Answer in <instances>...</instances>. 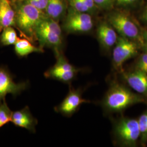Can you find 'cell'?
<instances>
[{
	"label": "cell",
	"instance_id": "obj_1",
	"mask_svg": "<svg viewBox=\"0 0 147 147\" xmlns=\"http://www.w3.org/2000/svg\"><path fill=\"white\" fill-rule=\"evenodd\" d=\"M47 16L44 11L38 9L25 0L16 7V27L20 32L21 36L33 42L36 40L35 31L37 26Z\"/></svg>",
	"mask_w": 147,
	"mask_h": 147
},
{
	"label": "cell",
	"instance_id": "obj_2",
	"mask_svg": "<svg viewBox=\"0 0 147 147\" xmlns=\"http://www.w3.org/2000/svg\"><path fill=\"white\" fill-rule=\"evenodd\" d=\"M142 101L140 96L132 93L123 85L114 84L105 95L103 106L110 112H119Z\"/></svg>",
	"mask_w": 147,
	"mask_h": 147
},
{
	"label": "cell",
	"instance_id": "obj_3",
	"mask_svg": "<svg viewBox=\"0 0 147 147\" xmlns=\"http://www.w3.org/2000/svg\"><path fill=\"white\" fill-rule=\"evenodd\" d=\"M35 36L40 47L53 48L55 53L62 51V31L57 21L46 17L37 26Z\"/></svg>",
	"mask_w": 147,
	"mask_h": 147
},
{
	"label": "cell",
	"instance_id": "obj_4",
	"mask_svg": "<svg viewBox=\"0 0 147 147\" xmlns=\"http://www.w3.org/2000/svg\"><path fill=\"white\" fill-rule=\"evenodd\" d=\"M107 22L113 27L119 36L142 44V34L131 16L123 11H113L107 17Z\"/></svg>",
	"mask_w": 147,
	"mask_h": 147
},
{
	"label": "cell",
	"instance_id": "obj_5",
	"mask_svg": "<svg viewBox=\"0 0 147 147\" xmlns=\"http://www.w3.org/2000/svg\"><path fill=\"white\" fill-rule=\"evenodd\" d=\"M114 133L121 146L131 147L135 145L140 136L138 121L127 118H121L115 124Z\"/></svg>",
	"mask_w": 147,
	"mask_h": 147
},
{
	"label": "cell",
	"instance_id": "obj_6",
	"mask_svg": "<svg viewBox=\"0 0 147 147\" xmlns=\"http://www.w3.org/2000/svg\"><path fill=\"white\" fill-rule=\"evenodd\" d=\"M56 63L44 73L49 79H54L64 83H69L75 78L79 70L69 62L62 51L55 53Z\"/></svg>",
	"mask_w": 147,
	"mask_h": 147
},
{
	"label": "cell",
	"instance_id": "obj_7",
	"mask_svg": "<svg viewBox=\"0 0 147 147\" xmlns=\"http://www.w3.org/2000/svg\"><path fill=\"white\" fill-rule=\"evenodd\" d=\"M138 46L131 39L119 36L113 50L112 62L115 68L123 72V64L136 55Z\"/></svg>",
	"mask_w": 147,
	"mask_h": 147
},
{
	"label": "cell",
	"instance_id": "obj_8",
	"mask_svg": "<svg viewBox=\"0 0 147 147\" xmlns=\"http://www.w3.org/2000/svg\"><path fill=\"white\" fill-rule=\"evenodd\" d=\"M63 24L64 30L68 33H87L94 26L92 17L88 13L75 11L70 8Z\"/></svg>",
	"mask_w": 147,
	"mask_h": 147
},
{
	"label": "cell",
	"instance_id": "obj_9",
	"mask_svg": "<svg viewBox=\"0 0 147 147\" xmlns=\"http://www.w3.org/2000/svg\"><path fill=\"white\" fill-rule=\"evenodd\" d=\"M29 81L16 83L14 76L7 67H0V104L5 100V96L11 94L14 97L20 94L29 86Z\"/></svg>",
	"mask_w": 147,
	"mask_h": 147
},
{
	"label": "cell",
	"instance_id": "obj_10",
	"mask_svg": "<svg viewBox=\"0 0 147 147\" xmlns=\"http://www.w3.org/2000/svg\"><path fill=\"white\" fill-rule=\"evenodd\" d=\"M87 102L88 101L82 98V92L79 89L70 88L68 94L55 110L64 116L69 117L73 115L82 104Z\"/></svg>",
	"mask_w": 147,
	"mask_h": 147
},
{
	"label": "cell",
	"instance_id": "obj_11",
	"mask_svg": "<svg viewBox=\"0 0 147 147\" xmlns=\"http://www.w3.org/2000/svg\"><path fill=\"white\" fill-rule=\"evenodd\" d=\"M11 122L16 126L25 128L31 132H36V126L38 123L37 119L32 116L28 106L13 112Z\"/></svg>",
	"mask_w": 147,
	"mask_h": 147
},
{
	"label": "cell",
	"instance_id": "obj_12",
	"mask_svg": "<svg viewBox=\"0 0 147 147\" xmlns=\"http://www.w3.org/2000/svg\"><path fill=\"white\" fill-rule=\"evenodd\" d=\"M96 33L101 45L106 49L113 47L119 37L115 28L107 21L100 23L97 28Z\"/></svg>",
	"mask_w": 147,
	"mask_h": 147
},
{
	"label": "cell",
	"instance_id": "obj_13",
	"mask_svg": "<svg viewBox=\"0 0 147 147\" xmlns=\"http://www.w3.org/2000/svg\"><path fill=\"white\" fill-rule=\"evenodd\" d=\"M124 78L129 86L137 93L147 94V74L135 70L123 73Z\"/></svg>",
	"mask_w": 147,
	"mask_h": 147
},
{
	"label": "cell",
	"instance_id": "obj_14",
	"mask_svg": "<svg viewBox=\"0 0 147 147\" xmlns=\"http://www.w3.org/2000/svg\"><path fill=\"white\" fill-rule=\"evenodd\" d=\"M9 26L16 27V11L11 0H0V33Z\"/></svg>",
	"mask_w": 147,
	"mask_h": 147
},
{
	"label": "cell",
	"instance_id": "obj_15",
	"mask_svg": "<svg viewBox=\"0 0 147 147\" xmlns=\"http://www.w3.org/2000/svg\"><path fill=\"white\" fill-rule=\"evenodd\" d=\"M14 46L16 54L20 57H26L33 53H44L43 48L34 45L31 41L25 38L24 39L19 38Z\"/></svg>",
	"mask_w": 147,
	"mask_h": 147
},
{
	"label": "cell",
	"instance_id": "obj_16",
	"mask_svg": "<svg viewBox=\"0 0 147 147\" xmlns=\"http://www.w3.org/2000/svg\"><path fill=\"white\" fill-rule=\"evenodd\" d=\"M65 0H49L45 9L47 16L56 21H58L62 16L66 10Z\"/></svg>",
	"mask_w": 147,
	"mask_h": 147
},
{
	"label": "cell",
	"instance_id": "obj_17",
	"mask_svg": "<svg viewBox=\"0 0 147 147\" xmlns=\"http://www.w3.org/2000/svg\"><path fill=\"white\" fill-rule=\"evenodd\" d=\"M0 34V44L2 46L15 45L19 39L16 30L12 26L4 28Z\"/></svg>",
	"mask_w": 147,
	"mask_h": 147
},
{
	"label": "cell",
	"instance_id": "obj_18",
	"mask_svg": "<svg viewBox=\"0 0 147 147\" xmlns=\"http://www.w3.org/2000/svg\"><path fill=\"white\" fill-rule=\"evenodd\" d=\"M12 111L4 100L0 104V129L9 122H11Z\"/></svg>",
	"mask_w": 147,
	"mask_h": 147
},
{
	"label": "cell",
	"instance_id": "obj_19",
	"mask_svg": "<svg viewBox=\"0 0 147 147\" xmlns=\"http://www.w3.org/2000/svg\"><path fill=\"white\" fill-rule=\"evenodd\" d=\"M138 126L142 141L145 142L147 140V112L140 116L138 120Z\"/></svg>",
	"mask_w": 147,
	"mask_h": 147
},
{
	"label": "cell",
	"instance_id": "obj_20",
	"mask_svg": "<svg viewBox=\"0 0 147 147\" xmlns=\"http://www.w3.org/2000/svg\"><path fill=\"white\" fill-rule=\"evenodd\" d=\"M68 2L70 7L75 11L90 14L89 9L85 5L84 0H68Z\"/></svg>",
	"mask_w": 147,
	"mask_h": 147
},
{
	"label": "cell",
	"instance_id": "obj_21",
	"mask_svg": "<svg viewBox=\"0 0 147 147\" xmlns=\"http://www.w3.org/2000/svg\"><path fill=\"white\" fill-rule=\"evenodd\" d=\"M136 70L147 74V52L142 54L138 58L136 65Z\"/></svg>",
	"mask_w": 147,
	"mask_h": 147
},
{
	"label": "cell",
	"instance_id": "obj_22",
	"mask_svg": "<svg viewBox=\"0 0 147 147\" xmlns=\"http://www.w3.org/2000/svg\"><path fill=\"white\" fill-rule=\"evenodd\" d=\"M98 8L110 10L115 5V0H94Z\"/></svg>",
	"mask_w": 147,
	"mask_h": 147
},
{
	"label": "cell",
	"instance_id": "obj_23",
	"mask_svg": "<svg viewBox=\"0 0 147 147\" xmlns=\"http://www.w3.org/2000/svg\"><path fill=\"white\" fill-rule=\"evenodd\" d=\"M27 2L38 9L45 11L49 0H26Z\"/></svg>",
	"mask_w": 147,
	"mask_h": 147
},
{
	"label": "cell",
	"instance_id": "obj_24",
	"mask_svg": "<svg viewBox=\"0 0 147 147\" xmlns=\"http://www.w3.org/2000/svg\"><path fill=\"white\" fill-rule=\"evenodd\" d=\"M137 0H115V5L120 7H127L134 5Z\"/></svg>",
	"mask_w": 147,
	"mask_h": 147
},
{
	"label": "cell",
	"instance_id": "obj_25",
	"mask_svg": "<svg viewBox=\"0 0 147 147\" xmlns=\"http://www.w3.org/2000/svg\"><path fill=\"white\" fill-rule=\"evenodd\" d=\"M85 5L88 7L90 13L95 11L98 7L95 3L94 0H84Z\"/></svg>",
	"mask_w": 147,
	"mask_h": 147
},
{
	"label": "cell",
	"instance_id": "obj_26",
	"mask_svg": "<svg viewBox=\"0 0 147 147\" xmlns=\"http://www.w3.org/2000/svg\"><path fill=\"white\" fill-rule=\"evenodd\" d=\"M142 39H143L142 45L144 47L145 51L147 52V31H144L143 32Z\"/></svg>",
	"mask_w": 147,
	"mask_h": 147
},
{
	"label": "cell",
	"instance_id": "obj_27",
	"mask_svg": "<svg viewBox=\"0 0 147 147\" xmlns=\"http://www.w3.org/2000/svg\"><path fill=\"white\" fill-rule=\"evenodd\" d=\"M143 19L147 23V7L143 14Z\"/></svg>",
	"mask_w": 147,
	"mask_h": 147
},
{
	"label": "cell",
	"instance_id": "obj_28",
	"mask_svg": "<svg viewBox=\"0 0 147 147\" xmlns=\"http://www.w3.org/2000/svg\"><path fill=\"white\" fill-rule=\"evenodd\" d=\"M11 2H15V1H16V0H11Z\"/></svg>",
	"mask_w": 147,
	"mask_h": 147
}]
</instances>
